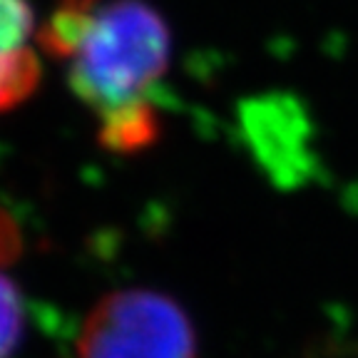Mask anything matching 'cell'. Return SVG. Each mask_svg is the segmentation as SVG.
I'll return each instance as SVG.
<instances>
[{
  "instance_id": "cell-1",
  "label": "cell",
  "mask_w": 358,
  "mask_h": 358,
  "mask_svg": "<svg viewBox=\"0 0 358 358\" xmlns=\"http://www.w3.org/2000/svg\"><path fill=\"white\" fill-rule=\"evenodd\" d=\"M40 50L67 65V83L97 120V140L117 155L159 137L150 92L167 75L172 33L147 0H60L38 30Z\"/></svg>"
},
{
  "instance_id": "cell-2",
  "label": "cell",
  "mask_w": 358,
  "mask_h": 358,
  "mask_svg": "<svg viewBox=\"0 0 358 358\" xmlns=\"http://www.w3.org/2000/svg\"><path fill=\"white\" fill-rule=\"evenodd\" d=\"M80 358H196V334L177 301L147 289L115 291L85 316Z\"/></svg>"
},
{
  "instance_id": "cell-3",
  "label": "cell",
  "mask_w": 358,
  "mask_h": 358,
  "mask_svg": "<svg viewBox=\"0 0 358 358\" xmlns=\"http://www.w3.org/2000/svg\"><path fill=\"white\" fill-rule=\"evenodd\" d=\"M38 20L28 0H0V115L35 95L43 78Z\"/></svg>"
},
{
  "instance_id": "cell-4",
  "label": "cell",
  "mask_w": 358,
  "mask_h": 358,
  "mask_svg": "<svg viewBox=\"0 0 358 358\" xmlns=\"http://www.w3.org/2000/svg\"><path fill=\"white\" fill-rule=\"evenodd\" d=\"M20 246V227L8 209L0 207V358H10L22 336V299L13 279Z\"/></svg>"
}]
</instances>
